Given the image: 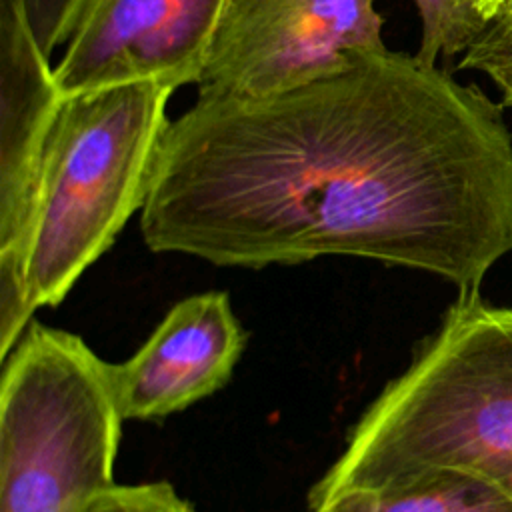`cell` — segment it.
I'll list each match as a JSON object with an SVG mask.
<instances>
[{"label":"cell","mask_w":512,"mask_h":512,"mask_svg":"<svg viewBox=\"0 0 512 512\" xmlns=\"http://www.w3.org/2000/svg\"><path fill=\"white\" fill-rule=\"evenodd\" d=\"M376 0H230L198 96L262 98L346 68L384 48Z\"/></svg>","instance_id":"obj_5"},{"label":"cell","mask_w":512,"mask_h":512,"mask_svg":"<svg viewBox=\"0 0 512 512\" xmlns=\"http://www.w3.org/2000/svg\"><path fill=\"white\" fill-rule=\"evenodd\" d=\"M34 34L48 56L62 46L82 0H24Z\"/></svg>","instance_id":"obj_13"},{"label":"cell","mask_w":512,"mask_h":512,"mask_svg":"<svg viewBox=\"0 0 512 512\" xmlns=\"http://www.w3.org/2000/svg\"><path fill=\"white\" fill-rule=\"evenodd\" d=\"M308 512H512V500L490 482L436 470L382 490H348Z\"/></svg>","instance_id":"obj_9"},{"label":"cell","mask_w":512,"mask_h":512,"mask_svg":"<svg viewBox=\"0 0 512 512\" xmlns=\"http://www.w3.org/2000/svg\"><path fill=\"white\" fill-rule=\"evenodd\" d=\"M420 16L416 56L426 64L464 54L486 28L476 0H412Z\"/></svg>","instance_id":"obj_10"},{"label":"cell","mask_w":512,"mask_h":512,"mask_svg":"<svg viewBox=\"0 0 512 512\" xmlns=\"http://www.w3.org/2000/svg\"><path fill=\"white\" fill-rule=\"evenodd\" d=\"M244 344L226 292L180 300L134 356L110 364L122 418H164L214 394L230 380Z\"/></svg>","instance_id":"obj_8"},{"label":"cell","mask_w":512,"mask_h":512,"mask_svg":"<svg viewBox=\"0 0 512 512\" xmlns=\"http://www.w3.org/2000/svg\"><path fill=\"white\" fill-rule=\"evenodd\" d=\"M478 2V10L482 14V18L486 20V24H490L492 20H498L506 14H512V0H476Z\"/></svg>","instance_id":"obj_14"},{"label":"cell","mask_w":512,"mask_h":512,"mask_svg":"<svg viewBox=\"0 0 512 512\" xmlns=\"http://www.w3.org/2000/svg\"><path fill=\"white\" fill-rule=\"evenodd\" d=\"M230 0H82L54 64L64 96L198 84Z\"/></svg>","instance_id":"obj_7"},{"label":"cell","mask_w":512,"mask_h":512,"mask_svg":"<svg viewBox=\"0 0 512 512\" xmlns=\"http://www.w3.org/2000/svg\"><path fill=\"white\" fill-rule=\"evenodd\" d=\"M76 512H198L178 496L172 484L146 482L134 486H110L88 498Z\"/></svg>","instance_id":"obj_11"},{"label":"cell","mask_w":512,"mask_h":512,"mask_svg":"<svg viewBox=\"0 0 512 512\" xmlns=\"http://www.w3.org/2000/svg\"><path fill=\"white\" fill-rule=\"evenodd\" d=\"M122 420L110 362L32 320L2 358L0 512H76L114 486Z\"/></svg>","instance_id":"obj_4"},{"label":"cell","mask_w":512,"mask_h":512,"mask_svg":"<svg viewBox=\"0 0 512 512\" xmlns=\"http://www.w3.org/2000/svg\"><path fill=\"white\" fill-rule=\"evenodd\" d=\"M172 94L142 82L64 96L44 146L28 236L34 310L62 302L144 208Z\"/></svg>","instance_id":"obj_3"},{"label":"cell","mask_w":512,"mask_h":512,"mask_svg":"<svg viewBox=\"0 0 512 512\" xmlns=\"http://www.w3.org/2000/svg\"><path fill=\"white\" fill-rule=\"evenodd\" d=\"M152 252L262 268L360 256L478 290L512 252L500 102L388 46L262 98L198 96L140 210Z\"/></svg>","instance_id":"obj_1"},{"label":"cell","mask_w":512,"mask_h":512,"mask_svg":"<svg viewBox=\"0 0 512 512\" xmlns=\"http://www.w3.org/2000/svg\"><path fill=\"white\" fill-rule=\"evenodd\" d=\"M458 70L496 74L512 68V14L486 24L480 36L462 54Z\"/></svg>","instance_id":"obj_12"},{"label":"cell","mask_w":512,"mask_h":512,"mask_svg":"<svg viewBox=\"0 0 512 512\" xmlns=\"http://www.w3.org/2000/svg\"><path fill=\"white\" fill-rule=\"evenodd\" d=\"M492 82L498 86L500 94H502V104L512 108V68L508 70H500L496 74L490 76Z\"/></svg>","instance_id":"obj_15"},{"label":"cell","mask_w":512,"mask_h":512,"mask_svg":"<svg viewBox=\"0 0 512 512\" xmlns=\"http://www.w3.org/2000/svg\"><path fill=\"white\" fill-rule=\"evenodd\" d=\"M458 470L512 500V308L460 290L440 328L356 422L308 506Z\"/></svg>","instance_id":"obj_2"},{"label":"cell","mask_w":512,"mask_h":512,"mask_svg":"<svg viewBox=\"0 0 512 512\" xmlns=\"http://www.w3.org/2000/svg\"><path fill=\"white\" fill-rule=\"evenodd\" d=\"M64 100L24 0H0V354L36 312L26 264L44 146Z\"/></svg>","instance_id":"obj_6"}]
</instances>
